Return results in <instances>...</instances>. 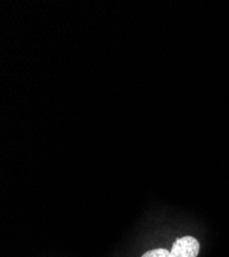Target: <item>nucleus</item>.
Returning a JSON list of instances; mask_svg holds the SVG:
<instances>
[{"label": "nucleus", "mask_w": 229, "mask_h": 257, "mask_svg": "<svg viewBox=\"0 0 229 257\" xmlns=\"http://www.w3.org/2000/svg\"><path fill=\"white\" fill-rule=\"evenodd\" d=\"M199 249V243L195 238L191 235H185L183 238L177 239L174 243L171 255L172 257H197Z\"/></svg>", "instance_id": "f257e3e1"}, {"label": "nucleus", "mask_w": 229, "mask_h": 257, "mask_svg": "<svg viewBox=\"0 0 229 257\" xmlns=\"http://www.w3.org/2000/svg\"><path fill=\"white\" fill-rule=\"evenodd\" d=\"M141 257H172V255L169 250L158 248V249H153V250L145 252Z\"/></svg>", "instance_id": "f03ea898"}]
</instances>
